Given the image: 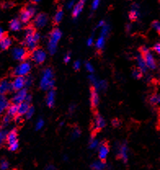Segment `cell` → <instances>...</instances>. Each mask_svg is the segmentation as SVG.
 I'll use <instances>...</instances> for the list:
<instances>
[{"instance_id": "6da1fadb", "label": "cell", "mask_w": 160, "mask_h": 170, "mask_svg": "<svg viewBox=\"0 0 160 170\" xmlns=\"http://www.w3.org/2000/svg\"><path fill=\"white\" fill-rule=\"evenodd\" d=\"M25 45L29 51H34L37 48L38 41L39 40V34L34 31L32 26H28L25 33Z\"/></svg>"}, {"instance_id": "7a4b0ae2", "label": "cell", "mask_w": 160, "mask_h": 170, "mask_svg": "<svg viewBox=\"0 0 160 170\" xmlns=\"http://www.w3.org/2000/svg\"><path fill=\"white\" fill-rule=\"evenodd\" d=\"M53 71L51 68H47L43 71V75L40 80V88L44 91H48L53 88L55 81L53 79Z\"/></svg>"}, {"instance_id": "3957f363", "label": "cell", "mask_w": 160, "mask_h": 170, "mask_svg": "<svg viewBox=\"0 0 160 170\" xmlns=\"http://www.w3.org/2000/svg\"><path fill=\"white\" fill-rule=\"evenodd\" d=\"M36 13V8L33 5H29L25 9L21 11V16H20V19L22 23H26L29 22L30 21V19L33 17V16Z\"/></svg>"}, {"instance_id": "277c9868", "label": "cell", "mask_w": 160, "mask_h": 170, "mask_svg": "<svg viewBox=\"0 0 160 170\" xmlns=\"http://www.w3.org/2000/svg\"><path fill=\"white\" fill-rule=\"evenodd\" d=\"M31 70V65L29 61H22L21 64L17 66L14 70V75L16 76L25 77L27 75Z\"/></svg>"}, {"instance_id": "5b68a950", "label": "cell", "mask_w": 160, "mask_h": 170, "mask_svg": "<svg viewBox=\"0 0 160 170\" xmlns=\"http://www.w3.org/2000/svg\"><path fill=\"white\" fill-rule=\"evenodd\" d=\"M32 52H32L31 58L36 64H42L46 60L47 54H46L45 51H44L43 49L36 48Z\"/></svg>"}, {"instance_id": "8992f818", "label": "cell", "mask_w": 160, "mask_h": 170, "mask_svg": "<svg viewBox=\"0 0 160 170\" xmlns=\"http://www.w3.org/2000/svg\"><path fill=\"white\" fill-rule=\"evenodd\" d=\"M25 86V77L17 76L13 83H10V92H17L24 88Z\"/></svg>"}, {"instance_id": "52a82bcc", "label": "cell", "mask_w": 160, "mask_h": 170, "mask_svg": "<svg viewBox=\"0 0 160 170\" xmlns=\"http://www.w3.org/2000/svg\"><path fill=\"white\" fill-rule=\"evenodd\" d=\"M27 95H28L27 90H26V88H22V89L17 91L13 98V104L19 105V104L24 102H25V98H26V96Z\"/></svg>"}, {"instance_id": "ba28073f", "label": "cell", "mask_w": 160, "mask_h": 170, "mask_svg": "<svg viewBox=\"0 0 160 170\" xmlns=\"http://www.w3.org/2000/svg\"><path fill=\"white\" fill-rule=\"evenodd\" d=\"M117 152H118V156L121 160H123L124 163H127V160H128V146H127V144L126 142L120 144L118 146Z\"/></svg>"}, {"instance_id": "9c48e42d", "label": "cell", "mask_w": 160, "mask_h": 170, "mask_svg": "<svg viewBox=\"0 0 160 170\" xmlns=\"http://www.w3.org/2000/svg\"><path fill=\"white\" fill-rule=\"evenodd\" d=\"M13 56L15 60L20 61H22L25 60L27 56V52L26 50L24 48H21V47H17V48H13Z\"/></svg>"}, {"instance_id": "30bf717a", "label": "cell", "mask_w": 160, "mask_h": 170, "mask_svg": "<svg viewBox=\"0 0 160 170\" xmlns=\"http://www.w3.org/2000/svg\"><path fill=\"white\" fill-rule=\"evenodd\" d=\"M142 56H143L144 60L146 61V64L148 68L154 70V69L156 68V61L155 60H154L153 54H152L150 51H147V52H144Z\"/></svg>"}, {"instance_id": "8fae6325", "label": "cell", "mask_w": 160, "mask_h": 170, "mask_svg": "<svg viewBox=\"0 0 160 170\" xmlns=\"http://www.w3.org/2000/svg\"><path fill=\"white\" fill-rule=\"evenodd\" d=\"M48 21V17L45 13H40L36 17L34 20V25L38 28H43L47 25Z\"/></svg>"}, {"instance_id": "7c38bea8", "label": "cell", "mask_w": 160, "mask_h": 170, "mask_svg": "<svg viewBox=\"0 0 160 170\" xmlns=\"http://www.w3.org/2000/svg\"><path fill=\"white\" fill-rule=\"evenodd\" d=\"M86 0H79L78 3L76 5H75V7L73 8V17L75 19H77L79 17L80 13L83 12V7L85 5Z\"/></svg>"}, {"instance_id": "4fadbf2b", "label": "cell", "mask_w": 160, "mask_h": 170, "mask_svg": "<svg viewBox=\"0 0 160 170\" xmlns=\"http://www.w3.org/2000/svg\"><path fill=\"white\" fill-rule=\"evenodd\" d=\"M137 63L138 70L142 73L146 72L148 70V67L146 64V61L144 60V57L142 54H138L137 56Z\"/></svg>"}, {"instance_id": "5bb4252c", "label": "cell", "mask_w": 160, "mask_h": 170, "mask_svg": "<svg viewBox=\"0 0 160 170\" xmlns=\"http://www.w3.org/2000/svg\"><path fill=\"white\" fill-rule=\"evenodd\" d=\"M9 102L5 95L0 93V114H3L8 108Z\"/></svg>"}, {"instance_id": "9a60e30c", "label": "cell", "mask_w": 160, "mask_h": 170, "mask_svg": "<svg viewBox=\"0 0 160 170\" xmlns=\"http://www.w3.org/2000/svg\"><path fill=\"white\" fill-rule=\"evenodd\" d=\"M6 140H7V141H8V145H11V144L17 142V129H13V130H11L9 133H8V134H7Z\"/></svg>"}, {"instance_id": "2e32d148", "label": "cell", "mask_w": 160, "mask_h": 170, "mask_svg": "<svg viewBox=\"0 0 160 170\" xmlns=\"http://www.w3.org/2000/svg\"><path fill=\"white\" fill-rule=\"evenodd\" d=\"M108 154H109L108 145H106V143H102L101 145L99 146V157H100L101 160H106V158L107 157Z\"/></svg>"}, {"instance_id": "e0dca14e", "label": "cell", "mask_w": 160, "mask_h": 170, "mask_svg": "<svg viewBox=\"0 0 160 170\" xmlns=\"http://www.w3.org/2000/svg\"><path fill=\"white\" fill-rule=\"evenodd\" d=\"M55 99H56V92L53 90H49L48 95H47V98H46V102H47L48 107H52L54 106Z\"/></svg>"}, {"instance_id": "ac0fdd59", "label": "cell", "mask_w": 160, "mask_h": 170, "mask_svg": "<svg viewBox=\"0 0 160 170\" xmlns=\"http://www.w3.org/2000/svg\"><path fill=\"white\" fill-rule=\"evenodd\" d=\"M13 44V41L9 37L4 36L0 40V49L1 50H7Z\"/></svg>"}, {"instance_id": "d6986e66", "label": "cell", "mask_w": 160, "mask_h": 170, "mask_svg": "<svg viewBox=\"0 0 160 170\" xmlns=\"http://www.w3.org/2000/svg\"><path fill=\"white\" fill-rule=\"evenodd\" d=\"M106 126V121L104 118L101 116L100 114H96L95 117V124H94V128L95 129H101Z\"/></svg>"}, {"instance_id": "ffe728a7", "label": "cell", "mask_w": 160, "mask_h": 170, "mask_svg": "<svg viewBox=\"0 0 160 170\" xmlns=\"http://www.w3.org/2000/svg\"><path fill=\"white\" fill-rule=\"evenodd\" d=\"M139 6L135 3V4H133L132 7V9L130 11V13H129V18L131 19L132 21H134V20H137L138 18L140 15V12H139Z\"/></svg>"}, {"instance_id": "44dd1931", "label": "cell", "mask_w": 160, "mask_h": 170, "mask_svg": "<svg viewBox=\"0 0 160 170\" xmlns=\"http://www.w3.org/2000/svg\"><path fill=\"white\" fill-rule=\"evenodd\" d=\"M58 42L59 41L54 40V39H52V38H50V40L48 41V48L50 54H52V55L56 53V49H57V44H58Z\"/></svg>"}, {"instance_id": "7402d4cb", "label": "cell", "mask_w": 160, "mask_h": 170, "mask_svg": "<svg viewBox=\"0 0 160 170\" xmlns=\"http://www.w3.org/2000/svg\"><path fill=\"white\" fill-rule=\"evenodd\" d=\"M8 92H10V83L6 79L2 80L0 82V93L5 95Z\"/></svg>"}, {"instance_id": "603a6c76", "label": "cell", "mask_w": 160, "mask_h": 170, "mask_svg": "<svg viewBox=\"0 0 160 170\" xmlns=\"http://www.w3.org/2000/svg\"><path fill=\"white\" fill-rule=\"evenodd\" d=\"M11 30L13 31H18L21 29V22L18 19H13L9 24Z\"/></svg>"}, {"instance_id": "cb8c5ba5", "label": "cell", "mask_w": 160, "mask_h": 170, "mask_svg": "<svg viewBox=\"0 0 160 170\" xmlns=\"http://www.w3.org/2000/svg\"><path fill=\"white\" fill-rule=\"evenodd\" d=\"M100 102V98H99V95L97 93V91L96 89H93L91 92V106L93 107L97 106Z\"/></svg>"}, {"instance_id": "d4e9b609", "label": "cell", "mask_w": 160, "mask_h": 170, "mask_svg": "<svg viewBox=\"0 0 160 170\" xmlns=\"http://www.w3.org/2000/svg\"><path fill=\"white\" fill-rule=\"evenodd\" d=\"M29 104L27 103V102H22V103L19 104L18 105V115H21V116H22V115H25V113L27 112L28 109L29 108Z\"/></svg>"}, {"instance_id": "484cf974", "label": "cell", "mask_w": 160, "mask_h": 170, "mask_svg": "<svg viewBox=\"0 0 160 170\" xmlns=\"http://www.w3.org/2000/svg\"><path fill=\"white\" fill-rule=\"evenodd\" d=\"M7 110H8V114H8L11 117H15L18 114V105L13 104L12 106H9Z\"/></svg>"}, {"instance_id": "4316f807", "label": "cell", "mask_w": 160, "mask_h": 170, "mask_svg": "<svg viewBox=\"0 0 160 170\" xmlns=\"http://www.w3.org/2000/svg\"><path fill=\"white\" fill-rule=\"evenodd\" d=\"M106 168V164L102 161H96L91 164V170H104Z\"/></svg>"}, {"instance_id": "83f0119b", "label": "cell", "mask_w": 160, "mask_h": 170, "mask_svg": "<svg viewBox=\"0 0 160 170\" xmlns=\"http://www.w3.org/2000/svg\"><path fill=\"white\" fill-rule=\"evenodd\" d=\"M107 86H108V84H107V82L106 80H98L96 87L94 88V89H96V91L97 90L104 91L107 88Z\"/></svg>"}, {"instance_id": "f1b7e54d", "label": "cell", "mask_w": 160, "mask_h": 170, "mask_svg": "<svg viewBox=\"0 0 160 170\" xmlns=\"http://www.w3.org/2000/svg\"><path fill=\"white\" fill-rule=\"evenodd\" d=\"M105 44H106V37L101 35L96 41V48L99 50L103 49V48L105 47Z\"/></svg>"}, {"instance_id": "f546056e", "label": "cell", "mask_w": 160, "mask_h": 170, "mask_svg": "<svg viewBox=\"0 0 160 170\" xmlns=\"http://www.w3.org/2000/svg\"><path fill=\"white\" fill-rule=\"evenodd\" d=\"M63 17H64V11L60 9L56 13L54 17V21L56 23H60V21H62Z\"/></svg>"}, {"instance_id": "4dcf8cb0", "label": "cell", "mask_w": 160, "mask_h": 170, "mask_svg": "<svg viewBox=\"0 0 160 170\" xmlns=\"http://www.w3.org/2000/svg\"><path fill=\"white\" fill-rule=\"evenodd\" d=\"M110 31V27L108 24H105L103 26L101 27V35L104 36V37H106L108 35Z\"/></svg>"}, {"instance_id": "1f68e13d", "label": "cell", "mask_w": 160, "mask_h": 170, "mask_svg": "<svg viewBox=\"0 0 160 170\" xmlns=\"http://www.w3.org/2000/svg\"><path fill=\"white\" fill-rule=\"evenodd\" d=\"M99 146V141L97 139L91 137L89 141V148L90 149H96V147Z\"/></svg>"}, {"instance_id": "d6a6232c", "label": "cell", "mask_w": 160, "mask_h": 170, "mask_svg": "<svg viewBox=\"0 0 160 170\" xmlns=\"http://www.w3.org/2000/svg\"><path fill=\"white\" fill-rule=\"evenodd\" d=\"M7 134H8V132L4 129H0V146L3 145V143L4 142V141L6 140Z\"/></svg>"}, {"instance_id": "836d02e7", "label": "cell", "mask_w": 160, "mask_h": 170, "mask_svg": "<svg viewBox=\"0 0 160 170\" xmlns=\"http://www.w3.org/2000/svg\"><path fill=\"white\" fill-rule=\"evenodd\" d=\"M150 103L153 104V105H157L160 102V97L158 95V94H154L150 98Z\"/></svg>"}, {"instance_id": "e575fe53", "label": "cell", "mask_w": 160, "mask_h": 170, "mask_svg": "<svg viewBox=\"0 0 160 170\" xmlns=\"http://www.w3.org/2000/svg\"><path fill=\"white\" fill-rule=\"evenodd\" d=\"M44 126V120L41 118L39 119L37 122H36L35 129L36 130H40V129H43V127Z\"/></svg>"}, {"instance_id": "d590c367", "label": "cell", "mask_w": 160, "mask_h": 170, "mask_svg": "<svg viewBox=\"0 0 160 170\" xmlns=\"http://www.w3.org/2000/svg\"><path fill=\"white\" fill-rule=\"evenodd\" d=\"M9 168V163L6 160H2L0 162V169L7 170Z\"/></svg>"}, {"instance_id": "8d00e7d4", "label": "cell", "mask_w": 160, "mask_h": 170, "mask_svg": "<svg viewBox=\"0 0 160 170\" xmlns=\"http://www.w3.org/2000/svg\"><path fill=\"white\" fill-rule=\"evenodd\" d=\"M81 135V130L79 128H75L72 132V139H76L80 137Z\"/></svg>"}, {"instance_id": "74e56055", "label": "cell", "mask_w": 160, "mask_h": 170, "mask_svg": "<svg viewBox=\"0 0 160 170\" xmlns=\"http://www.w3.org/2000/svg\"><path fill=\"white\" fill-rule=\"evenodd\" d=\"M34 108L33 106H29V108L28 109L27 112L25 113V117L27 119H30L34 115Z\"/></svg>"}, {"instance_id": "f35d334b", "label": "cell", "mask_w": 160, "mask_h": 170, "mask_svg": "<svg viewBox=\"0 0 160 170\" xmlns=\"http://www.w3.org/2000/svg\"><path fill=\"white\" fill-rule=\"evenodd\" d=\"M32 83H33V78L31 76H27L25 78V87H29L31 86Z\"/></svg>"}, {"instance_id": "ab89813d", "label": "cell", "mask_w": 160, "mask_h": 170, "mask_svg": "<svg viewBox=\"0 0 160 170\" xmlns=\"http://www.w3.org/2000/svg\"><path fill=\"white\" fill-rule=\"evenodd\" d=\"M132 76L137 79H139L142 78V73L139 71V70H135V71H133L132 72Z\"/></svg>"}, {"instance_id": "60d3db41", "label": "cell", "mask_w": 160, "mask_h": 170, "mask_svg": "<svg viewBox=\"0 0 160 170\" xmlns=\"http://www.w3.org/2000/svg\"><path fill=\"white\" fill-rule=\"evenodd\" d=\"M101 3V0H93L91 3V9L92 10H96L98 8V7Z\"/></svg>"}, {"instance_id": "b9f144b4", "label": "cell", "mask_w": 160, "mask_h": 170, "mask_svg": "<svg viewBox=\"0 0 160 170\" xmlns=\"http://www.w3.org/2000/svg\"><path fill=\"white\" fill-rule=\"evenodd\" d=\"M8 146H9V149H10L11 151H16L19 147L18 141H17V142H15V143L11 144V145H8Z\"/></svg>"}, {"instance_id": "7bdbcfd3", "label": "cell", "mask_w": 160, "mask_h": 170, "mask_svg": "<svg viewBox=\"0 0 160 170\" xmlns=\"http://www.w3.org/2000/svg\"><path fill=\"white\" fill-rule=\"evenodd\" d=\"M85 67H86V70H87V71L89 73H93L94 72V67L91 64L90 62H87L85 64Z\"/></svg>"}, {"instance_id": "ee69618b", "label": "cell", "mask_w": 160, "mask_h": 170, "mask_svg": "<svg viewBox=\"0 0 160 170\" xmlns=\"http://www.w3.org/2000/svg\"><path fill=\"white\" fill-rule=\"evenodd\" d=\"M152 27L155 29L156 31H160V23L158 21H155L152 23Z\"/></svg>"}, {"instance_id": "f6af8a7d", "label": "cell", "mask_w": 160, "mask_h": 170, "mask_svg": "<svg viewBox=\"0 0 160 170\" xmlns=\"http://www.w3.org/2000/svg\"><path fill=\"white\" fill-rule=\"evenodd\" d=\"M11 119H12V117L9 116L8 114H6V115L3 117V125H8L11 121Z\"/></svg>"}, {"instance_id": "bcb514c9", "label": "cell", "mask_w": 160, "mask_h": 170, "mask_svg": "<svg viewBox=\"0 0 160 170\" xmlns=\"http://www.w3.org/2000/svg\"><path fill=\"white\" fill-rule=\"evenodd\" d=\"M67 8L68 9H73V8L75 7V0H70L66 4Z\"/></svg>"}, {"instance_id": "7dc6e473", "label": "cell", "mask_w": 160, "mask_h": 170, "mask_svg": "<svg viewBox=\"0 0 160 170\" xmlns=\"http://www.w3.org/2000/svg\"><path fill=\"white\" fill-rule=\"evenodd\" d=\"M81 67V63L79 61H76L75 63H74V68L75 70H79V68Z\"/></svg>"}, {"instance_id": "c3c4849f", "label": "cell", "mask_w": 160, "mask_h": 170, "mask_svg": "<svg viewBox=\"0 0 160 170\" xmlns=\"http://www.w3.org/2000/svg\"><path fill=\"white\" fill-rule=\"evenodd\" d=\"M71 59V56H70V53H67L65 56L64 57V61L65 63H68L70 62V61Z\"/></svg>"}, {"instance_id": "681fc988", "label": "cell", "mask_w": 160, "mask_h": 170, "mask_svg": "<svg viewBox=\"0 0 160 170\" xmlns=\"http://www.w3.org/2000/svg\"><path fill=\"white\" fill-rule=\"evenodd\" d=\"M93 44H94L93 38L90 37L89 39H87V46H89V47H91V46L93 45Z\"/></svg>"}, {"instance_id": "f907efd6", "label": "cell", "mask_w": 160, "mask_h": 170, "mask_svg": "<svg viewBox=\"0 0 160 170\" xmlns=\"http://www.w3.org/2000/svg\"><path fill=\"white\" fill-rule=\"evenodd\" d=\"M112 125H114V127H119V125H120V121H119V120H117V119H114L112 121Z\"/></svg>"}, {"instance_id": "816d5d0a", "label": "cell", "mask_w": 160, "mask_h": 170, "mask_svg": "<svg viewBox=\"0 0 160 170\" xmlns=\"http://www.w3.org/2000/svg\"><path fill=\"white\" fill-rule=\"evenodd\" d=\"M154 50L156 52H157V53H158V54L160 53V44H158H158H156L154 46Z\"/></svg>"}, {"instance_id": "f5cc1de1", "label": "cell", "mask_w": 160, "mask_h": 170, "mask_svg": "<svg viewBox=\"0 0 160 170\" xmlns=\"http://www.w3.org/2000/svg\"><path fill=\"white\" fill-rule=\"evenodd\" d=\"M31 100H32V97L30 95H29V94H28V95L26 96V98H25V102L29 104V103H30V102H31Z\"/></svg>"}, {"instance_id": "db71d44e", "label": "cell", "mask_w": 160, "mask_h": 170, "mask_svg": "<svg viewBox=\"0 0 160 170\" xmlns=\"http://www.w3.org/2000/svg\"><path fill=\"white\" fill-rule=\"evenodd\" d=\"M75 110V105H71L70 106V108H69V111H70V113H74Z\"/></svg>"}, {"instance_id": "11a10c76", "label": "cell", "mask_w": 160, "mask_h": 170, "mask_svg": "<svg viewBox=\"0 0 160 170\" xmlns=\"http://www.w3.org/2000/svg\"><path fill=\"white\" fill-rule=\"evenodd\" d=\"M45 170H56V168H55L54 166L52 165V164H50V165H48L46 167Z\"/></svg>"}, {"instance_id": "9f6ffc18", "label": "cell", "mask_w": 160, "mask_h": 170, "mask_svg": "<svg viewBox=\"0 0 160 170\" xmlns=\"http://www.w3.org/2000/svg\"><path fill=\"white\" fill-rule=\"evenodd\" d=\"M4 35H5L4 30L3 29V28H1V27H0V40H1L2 38L4 37Z\"/></svg>"}, {"instance_id": "6f0895ef", "label": "cell", "mask_w": 160, "mask_h": 170, "mask_svg": "<svg viewBox=\"0 0 160 170\" xmlns=\"http://www.w3.org/2000/svg\"><path fill=\"white\" fill-rule=\"evenodd\" d=\"M105 25L104 21H99V23H98V24H97V28H101V27L103 26V25Z\"/></svg>"}, {"instance_id": "680465c9", "label": "cell", "mask_w": 160, "mask_h": 170, "mask_svg": "<svg viewBox=\"0 0 160 170\" xmlns=\"http://www.w3.org/2000/svg\"><path fill=\"white\" fill-rule=\"evenodd\" d=\"M142 53H144V52H147V51H149V49H148V48H146V47H142Z\"/></svg>"}, {"instance_id": "91938a15", "label": "cell", "mask_w": 160, "mask_h": 170, "mask_svg": "<svg viewBox=\"0 0 160 170\" xmlns=\"http://www.w3.org/2000/svg\"><path fill=\"white\" fill-rule=\"evenodd\" d=\"M126 29H127V32H129L130 31V30H131V29H132V25H127V26H126Z\"/></svg>"}, {"instance_id": "94428289", "label": "cell", "mask_w": 160, "mask_h": 170, "mask_svg": "<svg viewBox=\"0 0 160 170\" xmlns=\"http://www.w3.org/2000/svg\"><path fill=\"white\" fill-rule=\"evenodd\" d=\"M34 3H39L41 0H32Z\"/></svg>"}, {"instance_id": "6125c7cd", "label": "cell", "mask_w": 160, "mask_h": 170, "mask_svg": "<svg viewBox=\"0 0 160 170\" xmlns=\"http://www.w3.org/2000/svg\"><path fill=\"white\" fill-rule=\"evenodd\" d=\"M64 160H68V158H67V156H64Z\"/></svg>"}]
</instances>
